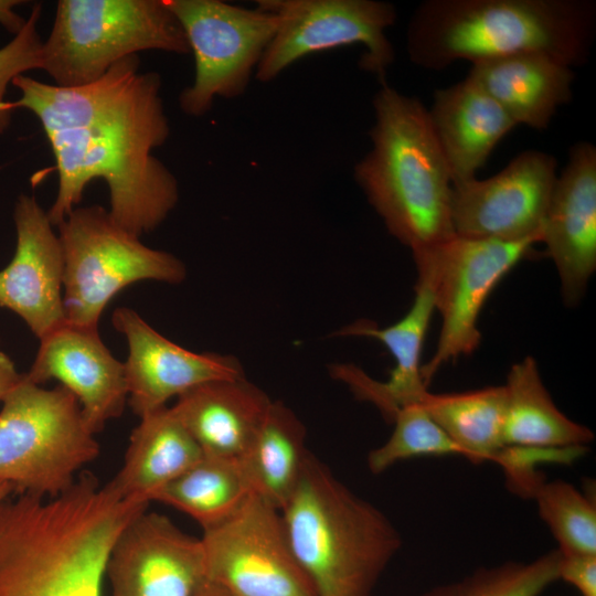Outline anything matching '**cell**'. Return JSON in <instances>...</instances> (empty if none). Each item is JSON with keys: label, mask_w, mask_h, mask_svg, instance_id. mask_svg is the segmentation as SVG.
Returning <instances> with one entry per match:
<instances>
[{"label": "cell", "mask_w": 596, "mask_h": 596, "mask_svg": "<svg viewBox=\"0 0 596 596\" xmlns=\"http://www.w3.org/2000/svg\"><path fill=\"white\" fill-rule=\"evenodd\" d=\"M64 254L65 320L98 327L113 297L141 280L180 284L184 263L171 253L145 245L100 205L75 207L57 226Z\"/></svg>", "instance_id": "cell-8"}, {"label": "cell", "mask_w": 596, "mask_h": 596, "mask_svg": "<svg viewBox=\"0 0 596 596\" xmlns=\"http://www.w3.org/2000/svg\"><path fill=\"white\" fill-rule=\"evenodd\" d=\"M149 50L190 53L166 0H60L43 41L42 70L57 86H83L118 61Z\"/></svg>", "instance_id": "cell-6"}, {"label": "cell", "mask_w": 596, "mask_h": 596, "mask_svg": "<svg viewBox=\"0 0 596 596\" xmlns=\"http://www.w3.org/2000/svg\"><path fill=\"white\" fill-rule=\"evenodd\" d=\"M202 457L172 408L164 406L140 417L123 467L109 483L123 499L148 504L157 491Z\"/></svg>", "instance_id": "cell-23"}, {"label": "cell", "mask_w": 596, "mask_h": 596, "mask_svg": "<svg viewBox=\"0 0 596 596\" xmlns=\"http://www.w3.org/2000/svg\"><path fill=\"white\" fill-rule=\"evenodd\" d=\"M24 376L39 385L57 380L78 400L94 434L120 416L128 400L124 363L105 345L97 327L65 320L40 339L36 356Z\"/></svg>", "instance_id": "cell-17"}, {"label": "cell", "mask_w": 596, "mask_h": 596, "mask_svg": "<svg viewBox=\"0 0 596 596\" xmlns=\"http://www.w3.org/2000/svg\"><path fill=\"white\" fill-rule=\"evenodd\" d=\"M427 110L453 184L476 178L499 141L517 126L468 76L437 89Z\"/></svg>", "instance_id": "cell-21"}, {"label": "cell", "mask_w": 596, "mask_h": 596, "mask_svg": "<svg viewBox=\"0 0 596 596\" xmlns=\"http://www.w3.org/2000/svg\"><path fill=\"white\" fill-rule=\"evenodd\" d=\"M147 503L81 476L56 497L0 502V596H103L111 549Z\"/></svg>", "instance_id": "cell-2"}, {"label": "cell", "mask_w": 596, "mask_h": 596, "mask_svg": "<svg viewBox=\"0 0 596 596\" xmlns=\"http://www.w3.org/2000/svg\"><path fill=\"white\" fill-rule=\"evenodd\" d=\"M13 361L4 352L0 351V402L21 380Z\"/></svg>", "instance_id": "cell-33"}, {"label": "cell", "mask_w": 596, "mask_h": 596, "mask_svg": "<svg viewBox=\"0 0 596 596\" xmlns=\"http://www.w3.org/2000/svg\"><path fill=\"white\" fill-rule=\"evenodd\" d=\"M252 493L241 460L203 455L151 501L187 513L206 530L234 514Z\"/></svg>", "instance_id": "cell-27"}, {"label": "cell", "mask_w": 596, "mask_h": 596, "mask_svg": "<svg viewBox=\"0 0 596 596\" xmlns=\"http://www.w3.org/2000/svg\"><path fill=\"white\" fill-rule=\"evenodd\" d=\"M166 3L179 20L194 55V81L179 96L182 111L202 116L215 97L243 94L276 33L277 17L259 7L247 9L220 0Z\"/></svg>", "instance_id": "cell-10"}, {"label": "cell", "mask_w": 596, "mask_h": 596, "mask_svg": "<svg viewBox=\"0 0 596 596\" xmlns=\"http://www.w3.org/2000/svg\"><path fill=\"white\" fill-rule=\"evenodd\" d=\"M558 579L573 585L581 596H596V554H561Z\"/></svg>", "instance_id": "cell-32"}, {"label": "cell", "mask_w": 596, "mask_h": 596, "mask_svg": "<svg viewBox=\"0 0 596 596\" xmlns=\"http://www.w3.org/2000/svg\"><path fill=\"white\" fill-rule=\"evenodd\" d=\"M106 576L110 596H194L206 579L201 538L145 510L117 538Z\"/></svg>", "instance_id": "cell-14"}, {"label": "cell", "mask_w": 596, "mask_h": 596, "mask_svg": "<svg viewBox=\"0 0 596 596\" xmlns=\"http://www.w3.org/2000/svg\"><path fill=\"white\" fill-rule=\"evenodd\" d=\"M13 220L17 247L0 270V307L17 313L40 340L65 321L63 248L33 195L18 198Z\"/></svg>", "instance_id": "cell-16"}, {"label": "cell", "mask_w": 596, "mask_h": 596, "mask_svg": "<svg viewBox=\"0 0 596 596\" xmlns=\"http://www.w3.org/2000/svg\"><path fill=\"white\" fill-rule=\"evenodd\" d=\"M596 30L590 0H426L406 34L409 60L439 71L520 53H543L573 67L589 57Z\"/></svg>", "instance_id": "cell-3"}, {"label": "cell", "mask_w": 596, "mask_h": 596, "mask_svg": "<svg viewBox=\"0 0 596 596\" xmlns=\"http://www.w3.org/2000/svg\"><path fill=\"white\" fill-rule=\"evenodd\" d=\"M111 321L127 340L124 369L128 402L139 417L164 407L171 397L199 384L245 376L237 358L182 348L150 327L131 308L115 309Z\"/></svg>", "instance_id": "cell-15"}, {"label": "cell", "mask_w": 596, "mask_h": 596, "mask_svg": "<svg viewBox=\"0 0 596 596\" xmlns=\"http://www.w3.org/2000/svg\"><path fill=\"white\" fill-rule=\"evenodd\" d=\"M280 517L317 596H371L401 549L397 529L312 455Z\"/></svg>", "instance_id": "cell-5"}, {"label": "cell", "mask_w": 596, "mask_h": 596, "mask_svg": "<svg viewBox=\"0 0 596 596\" xmlns=\"http://www.w3.org/2000/svg\"><path fill=\"white\" fill-rule=\"evenodd\" d=\"M13 492L14 488L10 483L0 481V502L10 497Z\"/></svg>", "instance_id": "cell-37"}, {"label": "cell", "mask_w": 596, "mask_h": 596, "mask_svg": "<svg viewBox=\"0 0 596 596\" xmlns=\"http://www.w3.org/2000/svg\"><path fill=\"white\" fill-rule=\"evenodd\" d=\"M177 398L171 408L203 455L235 460L247 454L272 404L245 376L205 382Z\"/></svg>", "instance_id": "cell-20"}, {"label": "cell", "mask_w": 596, "mask_h": 596, "mask_svg": "<svg viewBox=\"0 0 596 596\" xmlns=\"http://www.w3.org/2000/svg\"><path fill=\"white\" fill-rule=\"evenodd\" d=\"M373 109L372 148L354 167L369 203L412 253L453 237V181L427 108L384 81Z\"/></svg>", "instance_id": "cell-4"}, {"label": "cell", "mask_w": 596, "mask_h": 596, "mask_svg": "<svg viewBox=\"0 0 596 596\" xmlns=\"http://www.w3.org/2000/svg\"><path fill=\"white\" fill-rule=\"evenodd\" d=\"M505 445L567 448L588 447L593 432L568 418L553 402L532 356L514 363L504 384Z\"/></svg>", "instance_id": "cell-24"}, {"label": "cell", "mask_w": 596, "mask_h": 596, "mask_svg": "<svg viewBox=\"0 0 596 596\" xmlns=\"http://www.w3.org/2000/svg\"><path fill=\"white\" fill-rule=\"evenodd\" d=\"M41 13V3H35L23 28L0 49V135L9 127L12 116L2 108L8 85L17 76L43 67V41L36 29Z\"/></svg>", "instance_id": "cell-31"}, {"label": "cell", "mask_w": 596, "mask_h": 596, "mask_svg": "<svg viewBox=\"0 0 596 596\" xmlns=\"http://www.w3.org/2000/svg\"><path fill=\"white\" fill-rule=\"evenodd\" d=\"M435 310L429 285L417 278L415 298L408 311L395 323L377 327L360 320L332 333V337H365L383 343L395 365L385 382L368 376L352 364H334L331 376L343 382L355 397L374 404L391 421L403 406L417 403L427 390L422 377L421 353L432 315Z\"/></svg>", "instance_id": "cell-19"}, {"label": "cell", "mask_w": 596, "mask_h": 596, "mask_svg": "<svg viewBox=\"0 0 596 596\" xmlns=\"http://www.w3.org/2000/svg\"><path fill=\"white\" fill-rule=\"evenodd\" d=\"M206 579L225 596H317L289 545L280 512L252 493L201 538Z\"/></svg>", "instance_id": "cell-12"}, {"label": "cell", "mask_w": 596, "mask_h": 596, "mask_svg": "<svg viewBox=\"0 0 596 596\" xmlns=\"http://www.w3.org/2000/svg\"><path fill=\"white\" fill-rule=\"evenodd\" d=\"M94 435L72 392L44 389L23 373L2 400L0 481L17 493L56 497L98 456Z\"/></svg>", "instance_id": "cell-7"}, {"label": "cell", "mask_w": 596, "mask_h": 596, "mask_svg": "<svg viewBox=\"0 0 596 596\" xmlns=\"http://www.w3.org/2000/svg\"><path fill=\"white\" fill-rule=\"evenodd\" d=\"M274 13L278 26L256 70V78L270 82L296 61L323 51L361 44L360 67L384 82L394 61L385 35L396 21L392 3L377 0H259Z\"/></svg>", "instance_id": "cell-11"}, {"label": "cell", "mask_w": 596, "mask_h": 596, "mask_svg": "<svg viewBox=\"0 0 596 596\" xmlns=\"http://www.w3.org/2000/svg\"><path fill=\"white\" fill-rule=\"evenodd\" d=\"M310 455L302 422L283 402L272 401L241 462L253 493L280 511L297 488Z\"/></svg>", "instance_id": "cell-25"}, {"label": "cell", "mask_w": 596, "mask_h": 596, "mask_svg": "<svg viewBox=\"0 0 596 596\" xmlns=\"http://www.w3.org/2000/svg\"><path fill=\"white\" fill-rule=\"evenodd\" d=\"M532 499L561 554H596V508L590 497L557 479L545 480Z\"/></svg>", "instance_id": "cell-28"}, {"label": "cell", "mask_w": 596, "mask_h": 596, "mask_svg": "<svg viewBox=\"0 0 596 596\" xmlns=\"http://www.w3.org/2000/svg\"><path fill=\"white\" fill-rule=\"evenodd\" d=\"M423 596H462L459 583L447 584L426 592Z\"/></svg>", "instance_id": "cell-35"}, {"label": "cell", "mask_w": 596, "mask_h": 596, "mask_svg": "<svg viewBox=\"0 0 596 596\" xmlns=\"http://www.w3.org/2000/svg\"><path fill=\"white\" fill-rule=\"evenodd\" d=\"M417 403L473 464L494 462L505 446L504 385L445 394L426 390Z\"/></svg>", "instance_id": "cell-26"}, {"label": "cell", "mask_w": 596, "mask_h": 596, "mask_svg": "<svg viewBox=\"0 0 596 596\" xmlns=\"http://www.w3.org/2000/svg\"><path fill=\"white\" fill-rule=\"evenodd\" d=\"M556 177L553 156L528 150L490 178H473L453 184L451 223L455 235L503 242H541Z\"/></svg>", "instance_id": "cell-13"}, {"label": "cell", "mask_w": 596, "mask_h": 596, "mask_svg": "<svg viewBox=\"0 0 596 596\" xmlns=\"http://www.w3.org/2000/svg\"><path fill=\"white\" fill-rule=\"evenodd\" d=\"M21 3L20 0H0V24L14 35L23 28L26 20L14 11V8Z\"/></svg>", "instance_id": "cell-34"}, {"label": "cell", "mask_w": 596, "mask_h": 596, "mask_svg": "<svg viewBox=\"0 0 596 596\" xmlns=\"http://www.w3.org/2000/svg\"><path fill=\"white\" fill-rule=\"evenodd\" d=\"M391 422L394 429L389 439L368 455V467L374 475L384 472L398 461L415 457L462 456L461 449L418 403L401 407Z\"/></svg>", "instance_id": "cell-29"}, {"label": "cell", "mask_w": 596, "mask_h": 596, "mask_svg": "<svg viewBox=\"0 0 596 596\" xmlns=\"http://www.w3.org/2000/svg\"><path fill=\"white\" fill-rule=\"evenodd\" d=\"M545 244L567 306L584 296L596 269V148L582 141L557 174L543 221Z\"/></svg>", "instance_id": "cell-18"}, {"label": "cell", "mask_w": 596, "mask_h": 596, "mask_svg": "<svg viewBox=\"0 0 596 596\" xmlns=\"http://www.w3.org/2000/svg\"><path fill=\"white\" fill-rule=\"evenodd\" d=\"M194 596H225L215 585L205 579Z\"/></svg>", "instance_id": "cell-36"}, {"label": "cell", "mask_w": 596, "mask_h": 596, "mask_svg": "<svg viewBox=\"0 0 596 596\" xmlns=\"http://www.w3.org/2000/svg\"><path fill=\"white\" fill-rule=\"evenodd\" d=\"M560 552L550 551L531 562H505L477 570L459 582L462 596H539L558 581Z\"/></svg>", "instance_id": "cell-30"}, {"label": "cell", "mask_w": 596, "mask_h": 596, "mask_svg": "<svg viewBox=\"0 0 596 596\" xmlns=\"http://www.w3.org/2000/svg\"><path fill=\"white\" fill-rule=\"evenodd\" d=\"M471 64L467 76L517 126L546 129L558 107L572 97V67L543 53H520Z\"/></svg>", "instance_id": "cell-22"}, {"label": "cell", "mask_w": 596, "mask_h": 596, "mask_svg": "<svg viewBox=\"0 0 596 596\" xmlns=\"http://www.w3.org/2000/svg\"><path fill=\"white\" fill-rule=\"evenodd\" d=\"M535 243L454 235L412 253L417 278L429 285L441 317L435 353L422 365L426 386L444 364L477 350L478 319L487 298Z\"/></svg>", "instance_id": "cell-9"}, {"label": "cell", "mask_w": 596, "mask_h": 596, "mask_svg": "<svg viewBox=\"0 0 596 596\" xmlns=\"http://www.w3.org/2000/svg\"><path fill=\"white\" fill-rule=\"evenodd\" d=\"M21 95L3 109L23 108L41 123L58 175L47 211L58 226L76 207L89 182L103 179L114 222L140 236L158 227L179 200L173 173L152 151L170 134L158 73L141 72L137 55L115 63L97 81L76 87L25 75L12 83Z\"/></svg>", "instance_id": "cell-1"}]
</instances>
